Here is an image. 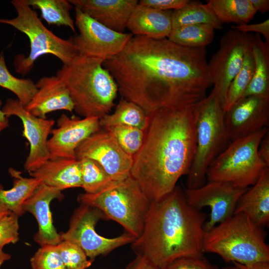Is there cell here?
I'll return each mask as SVG.
<instances>
[{
    "mask_svg": "<svg viewBox=\"0 0 269 269\" xmlns=\"http://www.w3.org/2000/svg\"><path fill=\"white\" fill-rule=\"evenodd\" d=\"M205 47L190 48L167 38L133 36L124 49L105 60L122 98L147 114L162 108L196 105L212 85Z\"/></svg>",
    "mask_w": 269,
    "mask_h": 269,
    "instance_id": "6da1fadb",
    "label": "cell"
},
{
    "mask_svg": "<svg viewBox=\"0 0 269 269\" xmlns=\"http://www.w3.org/2000/svg\"><path fill=\"white\" fill-rule=\"evenodd\" d=\"M197 104L147 114L148 125L133 156L131 175L151 201L171 192L189 170L196 146Z\"/></svg>",
    "mask_w": 269,
    "mask_h": 269,
    "instance_id": "7a4b0ae2",
    "label": "cell"
},
{
    "mask_svg": "<svg viewBox=\"0 0 269 269\" xmlns=\"http://www.w3.org/2000/svg\"><path fill=\"white\" fill-rule=\"evenodd\" d=\"M206 218L189 205L184 190L176 186L151 201L142 233L132 249L160 269L180 258L202 257Z\"/></svg>",
    "mask_w": 269,
    "mask_h": 269,
    "instance_id": "3957f363",
    "label": "cell"
},
{
    "mask_svg": "<svg viewBox=\"0 0 269 269\" xmlns=\"http://www.w3.org/2000/svg\"><path fill=\"white\" fill-rule=\"evenodd\" d=\"M104 61L78 55L56 73L69 92L74 110L84 118L100 119L109 114L115 105L118 85L103 66Z\"/></svg>",
    "mask_w": 269,
    "mask_h": 269,
    "instance_id": "277c9868",
    "label": "cell"
},
{
    "mask_svg": "<svg viewBox=\"0 0 269 269\" xmlns=\"http://www.w3.org/2000/svg\"><path fill=\"white\" fill-rule=\"evenodd\" d=\"M203 251L216 254L226 262H269L263 228L243 213L235 214L205 232Z\"/></svg>",
    "mask_w": 269,
    "mask_h": 269,
    "instance_id": "5b68a950",
    "label": "cell"
},
{
    "mask_svg": "<svg viewBox=\"0 0 269 269\" xmlns=\"http://www.w3.org/2000/svg\"><path fill=\"white\" fill-rule=\"evenodd\" d=\"M78 200L81 204L97 208L105 219L116 221L136 239L142 233L151 202L131 174L113 181L96 193L80 194Z\"/></svg>",
    "mask_w": 269,
    "mask_h": 269,
    "instance_id": "8992f818",
    "label": "cell"
},
{
    "mask_svg": "<svg viewBox=\"0 0 269 269\" xmlns=\"http://www.w3.org/2000/svg\"><path fill=\"white\" fill-rule=\"evenodd\" d=\"M11 3L17 15L11 19L0 18V23L12 26L24 33L30 42L29 55H17L13 64L16 72L25 75L34 66L40 56L52 54L63 63L70 64L79 55L73 38H61L47 28L38 18L37 12L28 4L27 0H13Z\"/></svg>",
    "mask_w": 269,
    "mask_h": 269,
    "instance_id": "52a82bcc",
    "label": "cell"
},
{
    "mask_svg": "<svg viewBox=\"0 0 269 269\" xmlns=\"http://www.w3.org/2000/svg\"><path fill=\"white\" fill-rule=\"evenodd\" d=\"M197 106L196 150L187 174L186 188L189 189L205 183L208 167L229 140L225 127V112L216 95L211 92Z\"/></svg>",
    "mask_w": 269,
    "mask_h": 269,
    "instance_id": "ba28073f",
    "label": "cell"
},
{
    "mask_svg": "<svg viewBox=\"0 0 269 269\" xmlns=\"http://www.w3.org/2000/svg\"><path fill=\"white\" fill-rule=\"evenodd\" d=\"M269 132L266 127L232 141L210 164L206 180L227 182L240 188L253 185L269 167L258 152L261 140Z\"/></svg>",
    "mask_w": 269,
    "mask_h": 269,
    "instance_id": "9c48e42d",
    "label": "cell"
},
{
    "mask_svg": "<svg viewBox=\"0 0 269 269\" xmlns=\"http://www.w3.org/2000/svg\"><path fill=\"white\" fill-rule=\"evenodd\" d=\"M101 219H105V217L100 210L81 204L72 215L68 230L60 234L61 240L76 244L93 261L97 257L107 255L119 247L132 244L136 239L127 233L113 238L101 236L97 233L95 227Z\"/></svg>",
    "mask_w": 269,
    "mask_h": 269,
    "instance_id": "30bf717a",
    "label": "cell"
},
{
    "mask_svg": "<svg viewBox=\"0 0 269 269\" xmlns=\"http://www.w3.org/2000/svg\"><path fill=\"white\" fill-rule=\"evenodd\" d=\"M252 35L231 28L222 37L218 51L208 63V72L213 86L211 92L216 95L223 109L229 86L243 64Z\"/></svg>",
    "mask_w": 269,
    "mask_h": 269,
    "instance_id": "8fae6325",
    "label": "cell"
},
{
    "mask_svg": "<svg viewBox=\"0 0 269 269\" xmlns=\"http://www.w3.org/2000/svg\"><path fill=\"white\" fill-rule=\"evenodd\" d=\"M75 11L79 34L73 40L80 55L105 60L120 52L133 36L108 28L77 7Z\"/></svg>",
    "mask_w": 269,
    "mask_h": 269,
    "instance_id": "7c38bea8",
    "label": "cell"
},
{
    "mask_svg": "<svg viewBox=\"0 0 269 269\" xmlns=\"http://www.w3.org/2000/svg\"><path fill=\"white\" fill-rule=\"evenodd\" d=\"M248 188H238L225 181H209L195 189L185 188L184 193L193 208L199 211L205 207L210 208L209 219L204 225L206 232L234 215L238 201Z\"/></svg>",
    "mask_w": 269,
    "mask_h": 269,
    "instance_id": "4fadbf2b",
    "label": "cell"
},
{
    "mask_svg": "<svg viewBox=\"0 0 269 269\" xmlns=\"http://www.w3.org/2000/svg\"><path fill=\"white\" fill-rule=\"evenodd\" d=\"M77 159L88 158L97 162L114 181L123 180L131 174L133 156L120 146L113 134L101 129L78 147Z\"/></svg>",
    "mask_w": 269,
    "mask_h": 269,
    "instance_id": "5bb4252c",
    "label": "cell"
},
{
    "mask_svg": "<svg viewBox=\"0 0 269 269\" xmlns=\"http://www.w3.org/2000/svg\"><path fill=\"white\" fill-rule=\"evenodd\" d=\"M2 110L7 117L14 116L21 120L23 128L22 135L29 144L24 168L28 173L34 170L50 158L47 141L54 120L33 115L17 99H7Z\"/></svg>",
    "mask_w": 269,
    "mask_h": 269,
    "instance_id": "9a60e30c",
    "label": "cell"
},
{
    "mask_svg": "<svg viewBox=\"0 0 269 269\" xmlns=\"http://www.w3.org/2000/svg\"><path fill=\"white\" fill-rule=\"evenodd\" d=\"M99 120L96 117L80 119L62 114L57 120V128L52 129L47 141L49 159H77L76 150L79 145L101 129Z\"/></svg>",
    "mask_w": 269,
    "mask_h": 269,
    "instance_id": "2e32d148",
    "label": "cell"
},
{
    "mask_svg": "<svg viewBox=\"0 0 269 269\" xmlns=\"http://www.w3.org/2000/svg\"><path fill=\"white\" fill-rule=\"evenodd\" d=\"M269 98L245 97L225 113L228 140L234 141L268 127Z\"/></svg>",
    "mask_w": 269,
    "mask_h": 269,
    "instance_id": "e0dca14e",
    "label": "cell"
},
{
    "mask_svg": "<svg viewBox=\"0 0 269 269\" xmlns=\"http://www.w3.org/2000/svg\"><path fill=\"white\" fill-rule=\"evenodd\" d=\"M63 197L62 191L41 182L23 203L24 211L32 214L37 221L38 229L34 240L41 246L56 245L62 241L53 224L50 204L53 199Z\"/></svg>",
    "mask_w": 269,
    "mask_h": 269,
    "instance_id": "ac0fdd59",
    "label": "cell"
},
{
    "mask_svg": "<svg viewBox=\"0 0 269 269\" xmlns=\"http://www.w3.org/2000/svg\"><path fill=\"white\" fill-rule=\"evenodd\" d=\"M37 92L25 109L33 115L46 119L52 112L65 110L72 112L74 105L63 81L56 75L41 78L36 83Z\"/></svg>",
    "mask_w": 269,
    "mask_h": 269,
    "instance_id": "d6986e66",
    "label": "cell"
},
{
    "mask_svg": "<svg viewBox=\"0 0 269 269\" xmlns=\"http://www.w3.org/2000/svg\"><path fill=\"white\" fill-rule=\"evenodd\" d=\"M69 1L108 28L124 33L137 0H69Z\"/></svg>",
    "mask_w": 269,
    "mask_h": 269,
    "instance_id": "ffe728a7",
    "label": "cell"
},
{
    "mask_svg": "<svg viewBox=\"0 0 269 269\" xmlns=\"http://www.w3.org/2000/svg\"><path fill=\"white\" fill-rule=\"evenodd\" d=\"M29 174L44 184L61 191L81 187V165L77 159H49Z\"/></svg>",
    "mask_w": 269,
    "mask_h": 269,
    "instance_id": "44dd1931",
    "label": "cell"
},
{
    "mask_svg": "<svg viewBox=\"0 0 269 269\" xmlns=\"http://www.w3.org/2000/svg\"><path fill=\"white\" fill-rule=\"evenodd\" d=\"M172 10H161L138 3L128 20L127 28L134 36L154 39L168 38L172 29Z\"/></svg>",
    "mask_w": 269,
    "mask_h": 269,
    "instance_id": "7402d4cb",
    "label": "cell"
},
{
    "mask_svg": "<svg viewBox=\"0 0 269 269\" xmlns=\"http://www.w3.org/2000/svg\"><path fill=\"white\" fill-rule=\"evenodd\" d=\"M243 213L258 226L269 223V167L263 172L257 181L241 196L234 214Z\"/></svg>",
    "mask_w": 269,
    "mask_h": 269,
    "instance_id": "603a6c76",
    "label": "cell"
},
{
    "mask_svg": "<svg viewBox=\"0 0 269 269\" xmlns=\"http://www.w3.org/2000/svg\"><path fill=\"white\" fill-rule=\"evenodd\" d=\"M251 48L254 74L243 98L250 96L269 98V41H264L260 34H256L252 36Z\"/></svg>",
    "mask_w": 269,
    "mask_h": 269,
    "instance_id": "cb8c5ba5",
    "label": "cell"
},
{
    "mask_svg": "<svg viewBox=\"0 0 269 269\" xmlns=\"http://www.w3.org/2000/svg\"><path fill=\"white\" fill-rule=\"evenodd\" d=\"M8 172L13 178V186L10 189L5 190L0 184V205L19 217L25 212L23 203L41 181L32 177H23L20 171L11 167L9 168Z\"/></svg>",
    "mask_w": 269,
    "mask_h": 269,
    "instance_id": "d4e9b609",
    "label": "cell"
},
{
    "mask_svg": "<svg viewBox=\"0 0 269 269\" xmlns=\"http://www.w3.org/2000/svg\"><path fill=\"white\" fill-rule=\"evenodd\" d=\"M101 129H106L117 126L135 127L145 131L149 118L146 112L138 105L121 98L111 114H106L99 120Z\"/></svg>",
    "mask_w": 269,
    "mask_h": 269,
    "instance_id": "484cf974",
    "label": "cell"
},
{
    "mask_svg": "<svg viewBox=\"0 0 269 269\" xmlns=\"http://www.w3.org/2000/svg\"><path fill=\"white\" fill-rule=\"evenodd\" d=\"M201 24L211 25L215 29L222 28V23L207 3L190 0L182 7L172 10V28Z\"/></svg>",
    "mask_w": 269,
    "mask_h": 269,
    "instance_id": "4316f807",
    "label": "cell"
},
{
    "mask_svg": "<svg viewBox=\"0 0 269 269\" xmlns=\"http://www.w3.org/2000/svg\"><path fill=\"white\" fill-rule=\"evenodd\" d=\"M207 4L222 23L247 24L257 12L250 0H210Z\"/></svg>",
    "mask_w": 269,
    "mask_h": 269,
    "instance_id": "83f0119b",
    "label": "cell"
},
{
    "mask_svg": "<svg viewBox=\"0 0 269 269\" xmlns=\"http://www.w3.org/2000/svg\"><path fill=\"white\" fill-rule=\"evenodd\" d=\"M28 4L38 9L41 17L47 23L57 26L64 25L75 32V22L70 10L72 4L67 0H27Z\"/></svg>",
    "mask_w": 269,
    "mask_h": 269,
    "instance_id": "f1b7e54d",
    "label": "cell"
},
{
    "mask_svg": "<svg viewBox=\"0 0 269 269\" xmlns=\"http://www.w3.org/2000/svg\"><path fill=\"white\" fill-rule=\"evenodd\" d=\"M215 28L205 24L186 25L172 28L168 37L172 42L187 47H205L214 37Z\"/></svg>",
    "mask_w": 269,
    "mask_h": 269,
    "instance_id": "f546056e",
    "label": "cell"
},
{
    "mask_svg": "<svg viewBox=\"0 0 269 269\" xmlns=\"http://www.w3.org/2000/svg\"><path fill=\"white\" fill-rule=\"evenodd\" d=\"M251 40L246 50L242 66L228 89L223 107L225 113L243 98L252 79L254 71V61L252 52Z\"/></svg>",
    "mask_w": 269,
    "mask_h": 269,
    "instance_id": "4dcf8cb0",
    "label": "cell"
},
{
    "mask_svg": "<svg viewBox=\"0 0 269 269\" xmlns=\"http://www.w3.org/2000/svg\"><path fill=\"white\" fill-rule=\"evenodd\" d=\"M0 87L14 94L17 99L24 107L37 92L35 83L30 79L18 78L10 73L3 52L0 54Z\"/></svg>",
    "mask_w": 269,
    "mask_h": 269,
    "instance_id": "1f68e13d",
    "label": "cell"
},
{
    "mask_svg": "<svg viewBox=\"0 0 269 269\" xmlns=\"http://www.w3.org/2000/svg\"><path fill=\"white\" fill-rule=\"evenodd\" d=\"M78 160L81 170V187L85 193H96L114 181L104 169L94 160L88 158Z\"/></svg>",
    "mask_w": 269,
    "mask_h": 269,
    "instance_id": "d6a6232c",
    "label": "cell"
},
{
    "mask_svg": "<svg viewBox=\"0 0 269 269\" xmlns=\"http://www.w3.org/2000/svg\"><path fill=\"white\" fill-rule=\"evenodd\" d=\"M111 132L122 148L134 156L141 148L145 131L127 126H117L106 129Z\"/></svg>",
    "mask_w": 269,
    "mask_h": 269,
    "instance_id": "836d02e7",
    "label": "cell"
},
{
    "mask_svg": "<svg viewBox=\"0 0 269 269\" xmlns=\"http://www.w3.org/2000/svg\"><path fill=\"white\" fill-rule=\"evenodd\" d=\"M57 248L66 269H86L92 264L82 249L74 243L62 240Z\"/></svg>",
    "mask_w": 269,
    "mask_h": 269,
    "instance_id": "e575fe53",
    "label": "cell"
},
{
    "mask_svg": "<svg viewBox=\"0 0 269 269\" xmlns=\"http://www.w3.org/2000/svg\"><path fill=\"white\" fill-rule=\"evenodd\" d=\"M32 269H66L56 245H45L30 260Z\"/></svg>",
    "mask_w": 269,
    "mask_h": 269,
    "instance_id": "d590c367",
    "label": "cell"
},
{
    "mask_svg": "<svg viewBox=\"0 0 269 269\" xmlns=\"http://www.w3.org/2000/svg\"><path fill=\"white\" fill-rule=\"evenodd\" d=\"M18 217L10 212L0 218V248L18 241Z\"/></svg>",
    "mask_w": 269,
    "mask_h": 269,
    "instance_id": "8d00e7d4",
    "label": "cell"
},
{
    "mask_svg": "<svg viewBox=\"0 0 269 269\" xmlns=\"http://www.w3.org/2000/svg\"><path fill=\"white\" fill-rule=\"evenodd\" d=\"M161 269H218L202 257H185L176 259Z\"/></svg>",
    "mask_w": 269,
    "mask_h": 269,
    "instance_id": "74e56055",
    "label": "cell"
},
{
    "mask_svg": "<svg viewBox=\"0 0 269 269\" xmlns=\"http://www.w3.org/2000/svg\"><path fill=\"white\" fill-rule=\"evenodd\" d=\"M190 0H140L139 4L161 10H172L179 9Z\"/></svg>",
    "mask_w": 269,
    "mask_h": 269,
    "instance_id": "f35d334b",
    "label": "cell"
},
{
    "mask_svg": "<svg viewBox=\"0 0 269 269\" xmlns=\"http://www.w3.org/2000/svg\"><path fill=\"white\" fill-rule=\"evenodd\" d=\"M231 28L244 33L252 32L262 34L265 38V40L269 41V19L260 23L232 26Z\"/></svg>",
    "mask_w": 269,
    "mask_h": 269,
    "instance_id": "ab89813d",
    "label": "cell"
},
{
    "mask_svg": "<svg viewBox=\"0 0 269 269\" xmlns=\"http://www.w3.org/2000/svg\"><path fill=\"white\" fill-rule=\"evenodd\" d=\"M125 269H161L145 257L137 255L136 257L128 264Z\"/></svg>",
    "mask_w": 269,
    "mask_h": 269,
    "instance_id": "60d3db41",
    "label": "cell"
},
{
    "mask_svg": "<svg viewBox=\"0 0 269 269\" xmlns=\"http://www.w3.org/2000/svg\"><path fill=\"white\" fill-rule=\"evenodd\" d=\"M258 152L260 158L269 167V132L261 140Z\"/></svg>",
    "mask_w": 269,
    "mask_h": 269,
    "instance_id": "b9f144b4",
    "label": "cell"
},
{
    "mask_svg": "<svg viewBox=\"0 0 269 269\" xmlns=\"http://www.w3.org/2000/svg\"><path fill=\"white\" fill-rule=\"evenodd\" d=\"M233 264L237 269H269V262H260L249 264Z\"/></svg>",
    "mask_w": 269,
    "mask_h": 269,
    "instance_id": "7bdbcfd3",
    "label": "cell"
},
{
    "mask_svg": "<svg viewBox=\"0 0 269 269\" xmlns=\"http://www.w3.org/2000/svg\"><path fill=\"white\" fill-rule=\"evenodd\" d=\"M256 12L265 13L269 10V0H250Z\"/></svg>",
    "mask_w": 269,
    "mask_h": 269,
    "instance_id": "ee69618b",
    "label": "cell"
},
{
    "mask_svg": "<svg viewBox=\"0 0 269 269\" xmlns=\"http://www.w3.org/2000/svg\"><path fill=\"white\" fill-rule=\"evenodd\" d=\"M2 105L1 101L0 100V134L7 127H9V120L7 117L1 109Z\"/></svg>",
    "mask_w": 269,
    "mask_h": 269,
    "instance_id": "f6af8a7d",
    "label": "cell"
},
{
    "mask_svg": "<svg viewBox=\"0 0 269 269\" xmlns=\"http://www.w3.org/2000/svg\"><path fill=\"white\" fill-rule=\"evenodd\" d=\"M10 255L5 253L3 251L2 248H0V268L5 262L10 260Z\"/></svg>",
    "mask_w": 269,
    "mask_h": 269,
    "instance_id": "bcb514c9",
    "label": "cell"
},
{
    "mask_svg": "<svg viewBox=\"0 0 269 269\" xmlns=\"http://www.w3.org/2000/svg\"><path fill=\"white\" fill-rule=\"evenodd\" d=\"M10 212L3 206L0 205V218L3 216L8 214Z\"/></svg>",
    "mask_w": 269,
    "mask_h": 269,
    "instance_id": "7dc6e473",
    "label": "cell"
},
{
    "mask_svg": "<svg viewBox=\"0 0 269 269\" xmlns=\"http://www.w3.org/2000/svg\"><path fill=\"white\" fill-rule=\"evenodd\" d=\"M222 269H237L235 266L233 267H226L222 268Z\"/></svg>",
    "mask_w": 269,
    "mask_h": 269,
    "instance_id": "c3c4849f",
    "label": "cell"
}]
</instances>
